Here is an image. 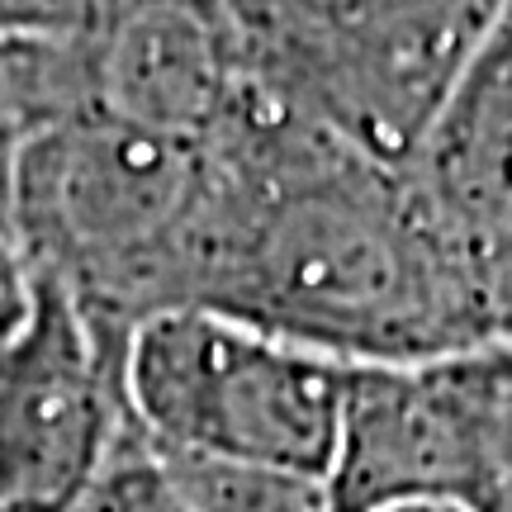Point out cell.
I'll use <instances>...</instances> for the list:
<instances>
[{
	"mask_svg": "<svg viewBox=\"0 0 512 512\" xmlns=\"http://www.w3.org/2000/svg\"><path fill=\"white\" fill-rule=\"evenodd\" d=\"M204 147L76 110L43 124L19 157L10 242L105 342L190 309Z\"/></svg>",
	"mask_w": 512,
	"mask_h": 512,
	"instance_id": "7a4b0ae2",
	"label": "cell"
},
{
	"mask_svg": "<svg viewBox=\"0 0 512 512\" xmlns=\"http://www.w3.org/2000/svg\"><path fill=\"white\" fill-rule=\"evenodd\" d=\"M95 0H0V43L15 38H62L91 19Z\"/></svg>",
	"mask_w": 512,
	"mask_h": 512,
	"instance_id": "8fae6325",
	"label": "cell"
},
{
	"mask_svg": "<svg viewBox=\"0 0 512 512\" xmlns=\"http://www.w3.org/2000/svg\"><path fill=\"white\" fill-rule=\"evenodd\" d=\"M190 309L351 370L484 347L475 275L413 171L261 91L204 143Z\"/></svg>",
	"mask_w": 512,
	"mask_h": 512,
	"instance_id": "6da1fadb",
	"label": "cell"
},
{
	"mask_svg": "<svg viewBox=\"0 0 512 512\" xmlns=\"http://www.w3.org/2000/svg\"><path fill=\"white\" fill-rule=\"evenodd\" d=\"M508 0H223L252 91L413 166Z\"/></svg>",
	"mask_w": 512,
	"mask_h": 512,
	"instance_id": "3957f363",
	"label": "cell"
},
{
	"mask_svg": "<svg viewBox=\"0 0 512 512\" xmlns=\"http://www.w3.org/2000/svg\"><path fill=\"white\" fill-rule=\"evenodd\" d=\"M152 460L162 470L176 512H328V489L313 475L242 465V460L162 456V451H152Z\"/></svg>",
	"mask_w": 512,
	"mask_h": 512,
	"instance_id": "9c48e42d",
	"label": "cell"
},
{
	"mask_svg": "<svg viewBox=\"0 0 512 512\" xmlns=\"http://www.w3.org/2000/svg\"><path fill=\"white\" fill-rule=\"evenodd\" d=\"M38 133L34 105L24 91V72H19L15 43H0V238H10V204H15V176L19 157L29 138Z\"/></svg>",
	"mask_w": 512,
	"mask_h": 512,
	"instance_id": "30bf717a",
	"label": "cell"
},
{
	"mask_svg": "<svg viewBox=\"0 0 512 512\" xmlns=\"http://www.w3.org/2000/svg\"><path fill=\"white\" fill-rule=\"evenodd\" d=\"M128 437L124 347L38 280L29 323L0 351V512H67Z\"/></svg>",
	"mask_w": 512,
	"mask_h": 512,
	"instance_id": "5b68a950",
	"label": "cell"
},
{
	"mask_svg": "<svg viewBox=\"0 0 512 512\" xmlns=\"http://www.w3.org/2000/svg\"><path fill=\"white\" fill-rule=\"evenodd\" d=\"M34 299H38V280L34 271L24 266V256L10 238H0V351L15 342L29 313H34Z\"/></svg>",
	"mask_w": 512,
	"mask_h": 512,
	"instance_id": "7c38bea8",
	"label": "cell"
},
{
	"mask_svg": "<svg viewBox=\"0 0 512 512\" xmlns=\"http://www.w3.org/2000/svg\"><path fill=\"white\" fill-rule=\"evenodd\" d=\"M432 384L451 456V503L512 512V342L437 356Z\"/></svg>",
	"mask_w": 512,
	"mask_h": 512,
	"instance_id": "ba28073f",
	"label": "cell"
},
{
	"mask_svg": "<svg viewBox=\"0 0 512 512\" xmlns=\"http://www.w3.org/2000/svg\"><path fill=\"white\" fill-rule=\"evenodd\" d=\"M408 171L465 252V266L512 223V0L446 95Z\"/></svg>",
	"mask_w": 512,
	"mask_h": 512,
	"instance_id": "52a82bcc",
	"label": "cell"
},
{
	"mask_svg": "<svg viewBox=\"0 0 512 512\" xmlns=\"http://www.w3.org/2000/svg\"><path fill=\"white\" fill-rule=\"evenodd\" d=\"M81 53L95 110L190 147L252 95L223 0H95Z\"/></svg>",
	"mask_w": 512,
	"mask_h": 512,
	"instance_id": "8992f818",
	"label": "cell"
},
{
	"mask_svg": "<svg viewBox=\"0 0 512 512\" xmlns=\"http://www.w3.org/2000/svg\"><path fill=\"white\" fill-rule=\"evenodd\" d=\"M380 512H465L456 503H432V498H418V503H394V508H380Z\"/></svg>",
	"mask_w": 512,
	"mask_h": 512,
	"instance_id": "4fadbf2b",
	"label": "cell"
},
{
	"mask_svg": "<svg viewBox=\"0 0 512 512\" xmlns=\"http://www.w3.org/2000/svg\"><path fill=\"white\" fill-rule=\"evenodd\" d=\"M347 380L342 361L209 309L162 313L124 351L128 418L152 451L313 479H328Z\"/></svg>",
	"mask_w": 512,
	"mask_h": 512,
	"instance_id": "277c9868",
	"label": "cell"
}]
</instances>
